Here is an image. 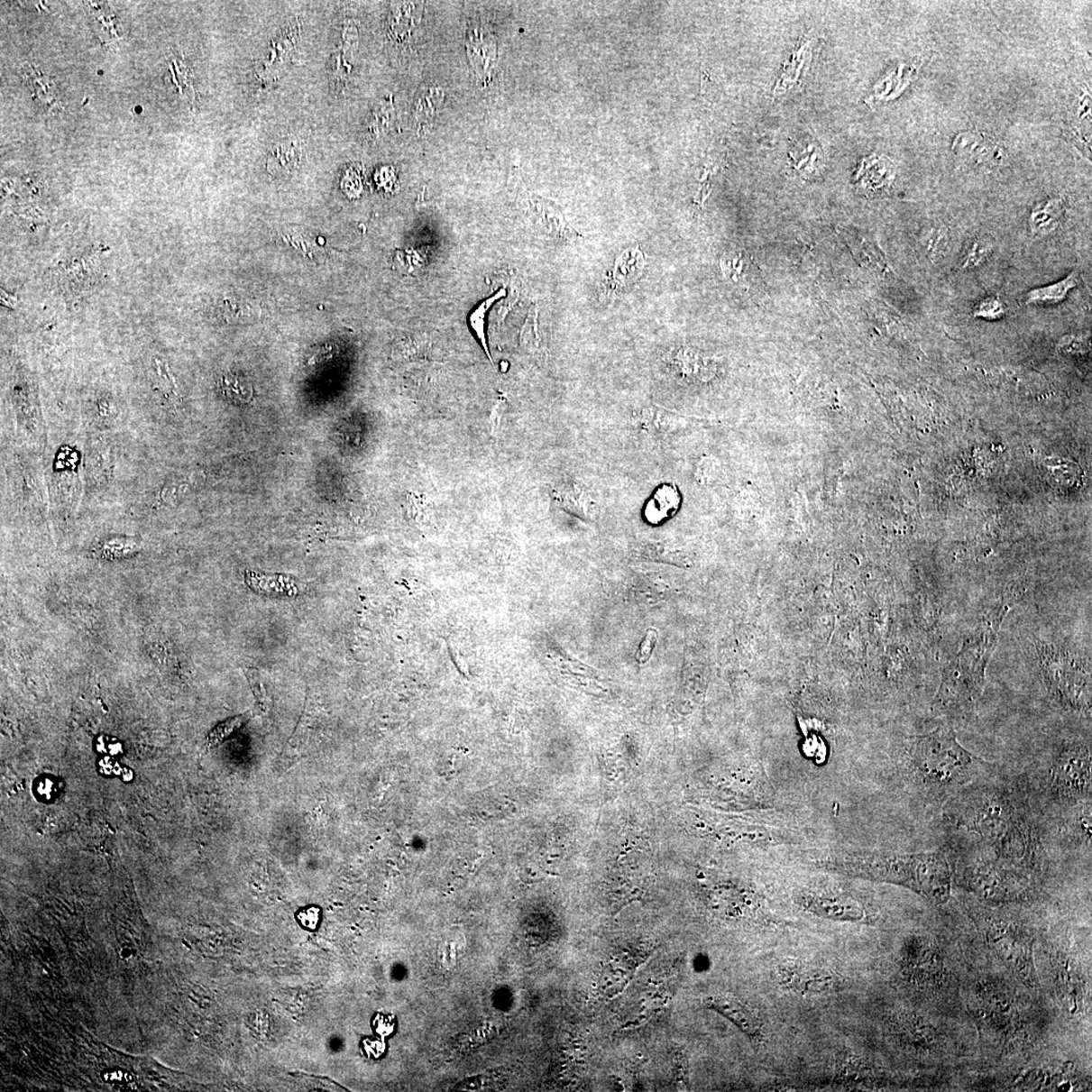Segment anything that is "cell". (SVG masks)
<instances>
[{
  "instance_id": "1",
  "label": "cell",
  "mask_w": 1092,
  "mask_h": 1092,
  "mask_svg": "<svg viewBox=\"0 0 1092 1092\" xmlns=\"http://www.w3.org/2000/svg\"><path fill=\"white\" fill-rule=\"evenodd\" d=\"M950 822L975 833L1000 856L1019 858L1029 852L1032 833L1022 810L1005 789L977 785L965 790L947 812Z\"/></svg>"
},
{
  "instance_id": "22",
  "label": "cell",
  "mask_w": 1092,
  "mask_h": 1092,
  "mask_svg": "<svg viewBox=\"0 0 1092 1092\" xmlns=\"http://www.w3.org/2000/svg\"><path fill=\"white\" fill-rule=\"evenodd\" d=\"M428 95H424L418 103V116L420 120H429V116L435 115L438 106L443 102V93H438V90H430Z\"/></svg>"
},
{
  "instance_id": "9",
  "label": "cell",
  "mask_w": 1092,
  "mask_h": 1092,
  "mask_svg": "<svg viewBox=\"0 0 1092 1092\" xmlns=\"http://www.w3.org/2000/svg\"><path fill=\"white\" fill-rule=\"evenodd\" d=\"M991 941L997 949L1000 957L1014 969L1022 979L1031 977L1032 968L1027 949L1015 939L1014 931L1007 925L996 922L991 927Z\"/></svg>"
},
{
  "instance_id": "18",
  "label": "cell",
  "mask_w": 1092,
  "mask_h": 1092,
  "mask_svg": "<svg viewBox=\"0 0 1092 1092\" xmlns=\"http://www.w3.org/2000/svg\"><path fill=\"white\" fill-rule=\"evenodd\" d=\"M505 296L506 290L503 289H500L494 296H491L485 299V301L482 302L470 317L471 327L474 332V335H476L477 338L479 339L483 350H485L491 362H493V360H491L486 340L485 319L490 307L493 306V304L497 302L500 298H503Z\"/></svg>"
},
{
  "instance_id": "10",
  "label": "cell",
  "mask_w": 1092,
  "mask_h": 1092,
  "mask_svg": "<svg viewBox=\"0 0 1092 1092\" xmlns=\"http://www.w3.org/2000/svg\"><path fill=\"white\" fill-rule=\"evenodd\" d=\"M902 958L903 973L911 981L932 978L939 965L935 949L920 939L907 941Z\"/></svg>"
},
{
  "instance_id": "11",
  "label": "cell",
  "mask_w": 1092,
  "mask_h": 1092,
  "mask_svg": "<svg viewBox=\"0 0 1092 1092\" xmlns=\"http://www.w3.org/2000/svg\"><path fill=\"white\" fill-rule=\"evenodd\" d=\"M804 905L812 913L829 920L861 922L865 919L863 906L845 897L810 895Z\"/></svg>"
},
{
  "instance_id": "20",
  "label": "cell",
  "mask_w": 1092,
  "mask_h": 1092,
  "mask_svg": "<svg viewBox=\"0 0 1092 1092\" xmlns=\"http://www.w3.org/2000/svg\"><path fill=\"white\" fill-rule=\"evenodd\" d=\"M1005 303L997 297H987L975 307L973 316L975 318H979L987 321H996L1002 319L1005 315Z\"/></svg>"
},
{
  "instance_id": "3",
  "label": "cell",
  "mask_w": 1092,
  "mask_h": 1092,
  "mask_svg": "<svg viewBox=\"0 0 1092 1092\" xmlns=\"http://www.w3.org/2000/svg\"><path fill=\"white\" fill-rule=\"evenodd\" d=\"M1004 610L992 615L950 664L935 699V705L948 714L968 713L977 703L985 687L986 665L996 646L997 630Z\"/></svg>"
},
{
  "instance_id": "6",
  "label": "cell",
  "mask_w": 1092,
  "mask_h": 1092,
  "mask_svg": "<svg viewBox=\"0 0 1092 1092\" xmlns=\"http://www.w3.org/2000/svg\"><path fill=\"white\" fill-rule=\"evenodd\" d=\"M779 981L785 989L803 996L827 994L840 986V978L835 972L827 967L805 962L783 965L779 971Z\"/></svg>"
},
{
  "instance_id": "17",
  "label": "cell",
  "mask_w": 1092,
  "mask_h": 1092,
  "mask_svg": "<svg viewBox=\"0 0 1092 1092\" xmlns=\"http://www.w3.org/2000/svg\"><path fill=\"white\" fill-rule=\"evenodd\" d=\"M1063 213L1062 199H1047L1033 207L1030 216V227L1035 234L1047 235L1057 228Z\"/></svg>"
},
{
  "instance_id": "15",
  "label": "cell",
  "mask_w": 1092,
  "mask_h": 1092,
  "mask_svg": "<svg viewBox=\"0 0 1092 1092\" xmlns=\"http://www.w3.org/2000/svg\"><path fill=\"white\" fill-rule=\"evenodd\" d=\"M22 70L23 77L28 82L32 96L40 106L44 107L46 111H54V108L61 107L57 101L51 78L29 63H24Z\"/></svg>"
},
{
  "instance_id": "28",
  "label": "cell",
  "mask_w": 1092,
  "mask_h": 1092,
  "mask_svg": "<svg viewBox=\"0 0 1092 1092\" xmlns=\"http://www.w3.org/2000/svg\"><path fill=\"white\" fill-rule=\"evenodd\" d=\"M298 918L302 921L306 927L314 929L315 925L319 921V910L310 908V910L303 912L301 914H299Z\"/></svg>"
},
{
  "instance_id": "2",
  "label": "cell",
  "mask_w": 1092,
  "mask_h": 1092,
  "mask_svg": "<svg viewBox=\"0 0 1092 1092\" xmlns=\"http://www.w3.org/2000/svg\"><path fill=\"white\" fill-rule=\"evenodd\" d=\"M820 866L848 876L910 888L935 904H946L951 895V870L941 852L830 858Z\"/></svg>"
},
{
  "instance_id": "8",
  "label": "cell",
  "mask_w": 1092,
  "mask_h": 1092,
  "mask_svg": "<svg viewBox=\"0 0 1092 1092\" xmlns=\"http://www.w3.org/2000/svg\"><path fill=\"white\" fill-rule=\"evenodd\" d=\"M708 1005L735 1023L752 1041L764 1038L763 1023L756 1014L739 999L730 996H715L707 1000Z\"/></svg>"
},
{
  "instance_id": "23",
  "label": "cell",
  "mask_w": 1092,
  "mask_h": 1092,
  "mask_svg": "<svg viewBox=\"0 0 1092 1092\" xmlns=\"http://www.w3.org/2000/svg\"><path fill=\"white\" fill-rule=\"evenodd\" d=\"M1088 339L1081 335H1065L1058 344V349L1066 353H1085L1087 350Z\"/></svg>"
},
{
  "instance_id": "21",
  "label": "cell",
  "mask_w": 1092,
  "mask_h": 1092,
  "mask_svg": "<svg viewBox=\"0 0 1092 1092\" xmlns=\"http://www.w3.org/2000/svg\"><path fill=\"white\" fill-rule=\"evenodd\" d=\"M245 720L246 716L242 715L219 724L218 727L214 729V730L210 733V736H208L206 741L207 746L215 747L222 743L224 739H226L230 735H232L233 732L238 730Z\"/></svg>"
},
{
  "instance_id": "19",
  "label": "cell",
  "mask_w": 1092,
  "mask_h": 1092,
  "mask_svg": "<svg viewBox=\"0 0 1092 1092\" xmlns=\"http://www.w3.org/2000/svg\"><path fill=\"white\" fill-rule=\"evenodd\" d=\"M992 246L989 241L983 238H977L971 242L968 248L966 249L963 257V266L965 269H973L977 266L985 263L991 254Z\"/></svg>"
},
{
  "instance_id": "27",
  "label": "cell",
  "mask_w": 1092,
  "mask_h": 1092,
  "mask_svg": "<svg viewBox=\"0 0 1092 1092\" xmlns=\"http://www.w3.org/2000/svg\"><path fill=\"white\" fill-rule=\"evenodd\" d=\"M504 407L505 399L501 397L498 399L497 403L493 407V409H491L489 420L491 436L495 435V433L499 430L500 425H501Z\"/></svg>"
},
{
  "instance_id": "4",
  "label": "cell",
  "mask_w": 1092,
  "mask_h": 1092,
  "mask_svg": "<svg viewBox=\"0 0 1092 1092\" xmlns=\"http://www.w3.org/2000/svg\"><path fill=\"white\" fill-rule=\"evenodd\" d=\"M914 762L922 780L941 790L969 785L991 766L959 744L951 728L922 737L916 746Z\"/></svg>"
},
{
  "instance_id": "13",
  "label": "cell",
  "mask_w": 1092,
  "mask_h": 1092,
  "mask_svg": "<svg viewBox=\"0 0 1092 1092\" xmlns=\"http://www.w3.org/2000/svg\"><path fill=\"white\" fill-rule=\"evenodd\" d=\"M301 158L302 148L298 141L281 140L271 147L266 160V170L273 178H287L297 170Z\"/></svg>"
},
{
  "instance_id": "24",
  "label": "cell",
  "mask_w": 1092,
  "mask_h": 1092,
  "mask_svg": "<svg viewBox=\"0 0 1092 1092\" xmlns=\"http://www.w3.org/2000/svg\"><path fill=\"white\" fill-rule=\"evenodd\" d=\"M657 638L658 633L656 629H652L647 631L646 636L644 637L643 640H641L636 656L637 661L640 665H645L647 662H648L650 656H652L654 648L657 643Z\"/></svg>"
},
{
  "instance_id": "5",
  "label": "cell",
  "mask_w": 1092,
  "mask_h": 1092,
  "mask_svg": "<svg viewBox=\"0 0 1092 1092\" xmlns=\"http://www.w3.org/2000/svg\"><path fill=\"white\" fill-rule=\"evenodd\" d=\"M1053 794L1066 803H1081L1091 795V754L1085 744H1065L1050 769Z\"/></svg>"
},
{
  "instance_id": "26",
  "label": "cell",
  "mask_w": 1092,
  "mask_h": 1092,
  "mask_svg": "<svg viewBox=\"0 0 1092 1092\" xmlns=\"http://www.w3.org/2000/svg\"><path fill=\"white\" fill-rule=\"evenodd\" d=\"M245 673L247 674L250 685H252L254 694L258 699V702L265 703L268 697H266V690L263 686V681L260 673L253 669H247Z\"/></svg>"
},
{
  "instance_id": "25",
  "label": "cell",
  "mask_w": 1092,
  "mask_h": 1092,
  "mask_svg": "<svg viewBox=\"0 0 1092 1092\" xmlns=\"http://www.w3.org/2000/svg\"><path fill=\"white\" fill-rule=\"evenodd\" d=\"M223 390L225 394L233 399H243L247 398V391L241 387L239 380L235 377H226L223 379Z\"/></svg>"
},
{
  "instance_id": "16",
  "label": "cell",
  "mask_w": 1092,
  "mask_h": 1092,
  "mask_svg": "<svg viewBox=\"0 0 1092 1092\" xmlns=\"http://www.w3.org/2000/svg\"><path fill=\"white\" fill-rule=\"evenodd\" d=\"M1078 273L1074 271L1064 280L1052 285L1038 288L1029 291L1025 296L1028 305H1056L1064 301L1070 291L1078 285Z\"/></svg>"
},
{
  "instance_id": "7",
  "label": "cell",
  "mask_w": 1092,
  "mask_h": 1092,
  "mask_svg": "<svg viewBox=\"0 0 1092 1092\" xmlns=\"http://www.w3.org/2000/svg\"><path fill=\"white\" fill-rule=\"evenodd\" d=\"M522 195L525 197L522 201L528 205L525 212L533 226L557 238L578 236V233L565 221L560 208L553 202L533 195L528 190L522 191Z\"/></svg>"
},
{
  "instance_id": "14",
  "label": "cell",
  "mask_w": 1092,
  "mask_h": 1092,
  "mask_svg": "<svg viewBox=\"0 0 1092 1092\" xmlns=\"http://www.w3.org/2000/svg\"><path fill=\"white\" fill-rule=\"evenodd\" d=\"M954 151L977 162L999 160V147L992 139L980 132H964L958 135L953 144Z\"/></svg>"
},
{
  "instance_id": "12",
  "label": "cell",
  "mask_w": 1092,
  "mask_h": 1092,
  "mask_svg": "<svg viewBox=\"0 0 1092 1092\" xmlns=\"http://www.w3.org/2000/svg\"><path fill=\"white\" fill-rule=\"evenodd\" d=\"M646 260L639 247L629 248L616 258L610 274V289L617 291L633 285L643 274Z\"/></svg>"
}]
</instances>
